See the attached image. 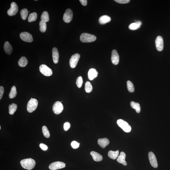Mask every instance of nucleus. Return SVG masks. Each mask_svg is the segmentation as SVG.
<instances>
[{
	"label": "nucleus",
	"mask_w": 170,
	"mask_h": 170,
	"mask_svg": "<svg viewBox=\"0 0 170 170\" xmlns=\"http://www.w3.org/2000/svg\"><path fill=\"white\" fill-rule=\"evenodd\" d=\"M20 164L21 166L24 169L31 170L34 167L36 162L34 160L29 158L21 160L20 162Z\"/></svg>",
	"instance_id": "1"
},
{
	"label": "nucleus",
	"mask_w": 170,
	"mask_h": 170,
	"mask_svg": "<svg viewBox=\"0 0 170 170\" xmlns=\"http://www.w3.org/2000/svg\"><path fill=\"white\" fill-rule=\"evenodd\" d=\"M96 38L94 35L88 33H83L80 36V40L83 43H90L96 41Z\"/></svg>",
	"instance_id": "2"
},
{
	"label": "nucleus",
	"mask_w": 170,
	"mask_h": 170,
	"mask_svg": "<svg viewBox=\"0 0 170 170\" xmlns=\"http://www.w3.org/2000/svg\"><path fill=\"white\" fill-rule=\"evenodd\" d=\"M38 104L37 100L31 98L28 101L27 106V110L28 112L31 113L34 111L37 108Z\"/></svg>",
	"instance_id": "3"
},
{
	"label": "nucleus",
	"mask_w": 170,
	"mask_h": 170,
	"mask_svg": "<svg viewBox=\"0 0 170 170\" xmlns=\"http://www.w3.org/2000/svg\"><path fill=\"white\" fill-rule=\"evenodd\" d=\"M117 123L118 126L125 132L129 133L131 131V127L128 123L124 120L121 119H118Z\"/></svg>",
	"instance_id": "4"
},
{
	"label": "nucleus",
	"mask_w": 170,
	"mask_h": 170,
	"mask_svg": "<svg viewBox=\"0 0 170 170\" xmlns=\"http://www.w3.org/2000/svg\"><path fill=\"white\" fill-rule=\"evenodd\" d=\"M39 71L42 74L46 76H50L52 74V71L45 65L42 64L40 66Z\"/></svg>",
	"instance_id": "5"
},
{
	"label": "nucleus",
	"mask_w": 170,
	"mask_h": 170,
	"mask_svg": "<svg viewBox=\"0 0 170 170\" xmlns=\"http://www.w3.org/2000/svg\"><path fill=\"white\" fill-rule=\"evenodd\" d=\"M52 109L53 112L55 114H59L62 112L63 106L61 102L59 101H56L53 105Z\"/></svg>",
	"instance_id": "6"
},
{
	"label": "nucleus",
	"mask_w": 170,
	"mask_h": 170,
	"mask_svg": "<svg viewBox=\"0 0 170 170\" xmlns=\"http://www.w3.org/2000/svg\"><path fill=\"white\" fill-rule=\"evenodd\" d=\"M66 164L61 162L57 161L52 163L49 166L50 169L56 170L62 169L65 167Z\"/></svg>",
	"instance_id": "7"
},
{
	"label": "nucleus",
	"mask_w": 170,
	"mask_h": 170,
	"mask_svg": "<svg viewBox=\"0 0 170 170\" xmlns=\"http://www.w3.org/2000/svg\"><path fill=\"white\" fill-rule=\"evenodd\" d=\"M80 58V55L78 53L73 55L71 56L69 61V64L71 68H74L76 67Z\"/></svg>",
	"instance_id": "8"
},
{
	"label": "nucleus",
	"mask_w": 170,
	"mask_h": 170,
	"mask_svg": "<svg viewBox=\"0 0 170 170\" xmlns=\"http://www.w3.org/2000/svg\"><path fill=\"white\" fill-rule=\"evenodd\" d=\"M73 17V12L70 9L66 10L63 16V20L65 22L69 23L72 20Z\"/></svg>",
	"instance_id": "9"
},
{
	"label": "nucleus",
	"mask_w": 170,
	"mask_h": 170,
	"mask_svg": "<svg viewBox=\"0 0 170 170\" xmlns=\"http://www.w3.org/2000/svg\"><path fill=\"white\" fill-rule=\"evenodd\" d=\"M18 8L17 5L15 2H13L11 3V7L8 10L7 14L10 16L15 15L18 12Z\"/></svg>",
	"instance_id": "10"
},
{
	"label": "nucleus",
	"mask_w": 170,
	"mask_h": 170,
	"mask_svg": "<svg viewBox=\"0 0 170 170\" xmlns=\"http://www.w3.org/2000/svg\"><path fill=\"white\" fill-rule=\"evenodd\" d=\"M20 37L23 41L26 42L31 43L33 41L32 35L30 33L27 32H23L21 33Z\"/></svg>",
	"instance_id": "11"
},
{
	"label": "nucleus",
	"mask_w": 170,
	"mask_h": 170,
	"mask_svg": "<svg viewBox=\"0 0 170 170\" xmlns=\"http://www.w3.org/2000/svg\"><path fill=\"white\" fill-rule=\"evenodd\" d=\"M155 41L156 49L159 51H162L164 48V41L162 37L161 36H158Z\"/></svg>",
	"instance_id": "12"
},
{
	"label": "nucleus",
	"mask_w": 170,
	"mask_h": 170,
	"mask_svg": "<svg viewBox=\"0 0 170 170\" xmlns=\"http://www.w3.org/2000/svg\"><path fill=\"white\" fill-rule=\"evenodd\" d=\"M148 155L150 162L151 166L154 168H157L158 166L157 160L154 153L151 151H150Z\"/></svg>",
	"instance_id": "13"
},
{
	"label": "nucleus",
	"mask_w": 170,
	"mask_h": 170,
	"mask_svg": "<svg viewBox=\"0 0 170 170\" xmlns=\"http://www.w3.org/2000/svg\"><path fill=\"white\" fill-rule=\"evenodd\" d=\"M119 57L116 50H113L111 52V61L113 64L117 65L119 63Z\"/></svg>",
	"instance_id": "14"
},
{
	"label": "nucleus",
	"mask_w": 170,
	"mask_h": 170,
	"mask_svg": "<svg viewBox=\"0 0 170 170\" xmlns=\"http://www.w3.org/2000/svg\"><path fill=\"white\" fill-rule=\"evenodd\" d=\"M98 72L96 69L94 68H91L90 69L88 73V79L90 80H92L93 79L97 77Z\"/></svg>",
	"instance_id": "15"
},
{
	"label": "nucleus",
	"mask_w": 170,
	"mask_h": 170,
	"mask_svg": "<svg viewBox=\"0 0 170 170\" xmlns=\"http://www.w3.org/2000/svg\"><path fill=\"white\" fill-rule=\"evenodd\" d=\"M52 57L53 61L55 63L57 64L59 61V53L57 48L54 47L52 50Z\"/></svg>",
	"instance_id": "16"
},
{
	"label": "nucleus",
	"mask_w": 170,
	"mask_h": 170,
	"mask_svg": "<svg viewBox=\"0 0 170 170\" xmlns=\"http://www.w3.org/2000/svg\"><path fill=\"white\" fill-rule=\"evenodd\" d=\"M110 142L107 138L99 139L98 140V144L101 148H105L109 144Z\"/></svg>",
	"instance_id": "17"
},
{
	"label": "nucleus",
	"mask_w": 170,
	"mask_h": 170,
	"mask_svg": "<svg viewBox=\"0 0 170 170\" xmlns=\"http://www.w3.org/2000/svg\"><path fill=\"white\" fill-rule=\"evenodd\" d=\"M126 158V154L124 152H121L119 155L118 156L117 161L118 162L122 164L124 166L127 165L126 161L125 160Z\"/></svg>",
	"instance_id": "18"
},
{
	"label": "nucleus",
	"mask_w": 170,
	"mask_h": 170,
	"mask_svg": "<svg viewBox=\"0 0 170 170\" xmlns=\"http://www.w3.org/2000/svg\"><path fill=\"white\" fill-rule=\"evenodd\" d=\"M91 154L95 161L99 162L102 160L103 159L102 156L99 153L96 152V151H91Z\"/></svg>",
	"instance_id": "19"
},
{
	"label": "nucleus",
	"mask_w": 170,
	"mask_h": 170,
	"mask_svg": "<svg viewBox=\"0 0 170 170\" xmlns=\"http://www.w3.org/2000/svg\"><path fill=\"white\" fill-rule=\"evenodd\" d=\"M4 50L5 52L7 54L10 55L13 51V48L11 44L8 41L5 42L4 47Z\"/></svg>",
	"instance_id": "20"
},
{
	"label": "nucleus",
	"mask_w": 170,
	"mask_h": 170,
	"mask_svg": "<svg viewBox=\"0 0 170 170\" xmlns=\"http://www.w3.org/2000/svg\"><path fill=\"white\" fill-rule=\"evenodd\" d=\"M111 18L107 15H103L99 18V21L100 24H104L110 21Z\"/></svg>",
	"instance_id": "21"
},
{
	"label": "nucleus",
	"mask_w": 170,
	"mask_h": 170,
	"mask_svg": "<svg viewBox=\"0 0 170 170\" xmlns=\"http://www.w3.org/2000/svg\"><path fill=\"white\" fill-rule=\"evenodd\" d=\"M141 25V21H138L136 22L131 23L129 25V29L131 30H136L140 27Z\"/></svg>",
	"instance_id": "22"
},
{
	"label": "nucleus",
	"mask_w": 170,
	"mask_h": 170,
	"mask_svg": "<svg viewBox=\"0 0 170 170\" xmlns=\"http://www.w3.org/2000/svg\"><path fill=\"white\" fill-rule=\"evenodd\" d=\"M28 61L25 57H21L18 61V65L21 67H25L28 64Z\"/></svg>",
	"instance_id": "23"
},
{
	"label": "nucleus",
	"mask_w": 170,
	"mask_h": 170,
	"mask_svg": "<svg viewBox=\"0 0 170 170\" xmlns=\"http://www.w3.org/2000/svg\"><path fill=\"white\" fill-rule=\"evenodd\" d=\"M119 150L116 151H110L108 153V156L111 159H115L119 156Z\"/></svg>",
	"instance_id": "24"
},
{
	"label": "nucleus",
	"mask_w": 170,
	"mask_h": 170,
	"mask_svg": "<svg viewBox=\"0 0 170 170\" xmlns=\"http://www.w3.org/2000/svg\"><path fill=\"white\" fill-rule=\"evenodd\" d=\"M131 105L132 108L136 110L137 113H139L140 112L141 107L139 103L132 101L131 102Z\"/></svg>",
	"instance_id": "25"
},
{
	"label": "nucleus",
	"mask_w": 170,
	"mask_h": 170,
	"mask_svg": "<svg viewBox=\"0 0 170 170\" xmlns=\"http://www.w3.org/2000/svg\"><path fill=\"white\" fill-rule=\"evenodd\" d=\"M17 109V105L15 103H12L11 105H10L9 106V114L11 115L14 114Z\"/></svg>",
	"instance_id": "26"
},
{
	"label": "nucleus",
	"mask_w": 170,
	"mask_h": 170,
	"mask_svg": "<svg viewBox=\"0 0 170 170\" xmlns=\"http://www.w3.org/2000/svg\"><path fill=\"white\" fill-rule=\"evenodd\" d=\"M41 20L47 23L49 21V16L47 11H45L42 14L41 17Z\"/></svg>",
	"instance_id": "27"
},
{
	"label": "nucleus",
	"mask_w": 170,
	"mask_h": 170,
	"mask_svg": "<svg viewBox=\"0 0 170 170\" xmlns=\"http://www.w3.org/2000/svg\"><path fill=\"white\" fill-rule=\"evenodd\" d=\"M39 30L42 33L45 32L47 29V24L46 23L42 21H40L39 23Z\"/></svg>",
	"instance_id": "28"
},
{
	"label": "nucleus",
	"mask_w": 170,
	"mask_h": 170,
	"mask_svg": "<svg viewBox=\"0 0 170 170\" xmlns=\"http://www.w3.org/2000/svg\"><path fill=\"white\" fill-rule=\"evenodd\" d=\"M17 95V91L15 86H13L12 87L10 92L9 94V97L11 99L14 98Z\"/></svg>",
	"instance_id": "29"
},
{
	"label": "nucleus",
	"mask_w": 170,
	"mask_h": 170,
	"mask_svg": "<svg viewBox=\"0 0 170 170\" xmlns=\"http://www.w3.org/2000/svg\"><path fill=\"white\" fill-rule=\"evenodd\" d=\"M37 14L36 12H33L30 14L28 17V22L31 23L35 21L37 19Z\"/></svg>",
	"instance_id": "30"
},
{
	"label": "nucleus",
	"mask_w": 170,
	"mask_h": 170,
	"mask_svg": "<svg viewBox=\"0 0 170 170\" xmlns=\"http://www.w3.org/2000/svg\"><path fill=\"white\" fill-rule=\"evenodd\" d=\"M92 86L91 83L89 81H87L85 84V90L87 93H89L92 91Z\"/></svg>",
	"instance_id": "31"
},
{
	"label": "nucleus",
	"mask_w": 170,
	"mask_h": 170,
	"mask_svg": "<svg viewBox=\"0 0 170 170\" xmlns=\"http://www.w3.org/2000/svg\"><path fill=\"white\" fill-rule=\"evenodd\" d=\"M127 89L129 92L132 93L134 92L135 88L133 83L130 81L128 80L127 83Z\"/></svg>",
	"instance_id": "32"
},
{
	"label": "nucleus",
	"mask_w": 170,
	"mask_h": 170,
	"mask_svg": "<svg viewBox=\"0 0 170 170\" xmlns=\"http://www.w3.org/2000/svg\"><path fill=\"white\" fill-rule=\"evenodd\" d=\"M28 12L26 9H23L20 11V14L21 18L23 20H25L27 18Z\"/></svg>",
	"instance_id": "33"
},
{
	"label": "nucleus",
	"mask_w": 170,
	"mask_h": 170,
	"mask_svg": "<svg viewBox=\"0 0 170 170\" xmlns=\"http://www.w3.org/2000/svg\"><path fill=\"white\" fill-rule=\"evenodd\" d=\"M42 130L43 135L46 138H49L50 137V135L49 131L46 126H43Z\"/></svg>",
	"instance_id": "34"
},
{
	"label": "nucleus",
	"mask_w": 170,
	"mask_h": 170,
	"mask_svg": "<svg viewBox=\"0 0 170 170\" xmlns=\"http://www.w3.org/2000/svg\"><path fill=\"white\" fill-rule=\"evenodd\" d=\"M83 83V78L81 76L78 77L76 79V84L79 88H80Z\"/></svg>",
	"instance_id": "35"
},
{
	"label": "nucleus",
	"mask_w": 170,
	"mask_h": 170,
	"mask_svg": "<svg viewBox=\"0 0 170 170\" xmlns=\"http://www.w3.org/2000/svg\"><path fill=\"white\" fill-rule=\"evenodd\" d=\"M79 143L75 141H73L71 143V147L74 149H77L79 147Z\"/></svg>",
	"instance_id": "36"
},
{
	"label": "nucleus",
	"mask_w": 170,
	"mask_h": 170,
	"mask_svg": "<svg viewBox=\"0 0 170 170\" xmlns=\"http://www.w3.org/2000/svg\"><path fill=\"white\" fill-rule=\"evenodd\" d=\"M114 1L116 2L121 4H127L130 1L129 0H115Z\"/></svg>",
	"instance_id": "37"
},
{
	"label": "nucleus",
	"mask_w": 170,
	"mask_h": 170,
	"mask_svg": "<svg viewBox=\"0 0 170 170\" xmlns=\"http://www.w3.org/2000/svg\"><path fill=\"white\" fill-rule=\"evenodd\" d=\"M70 124L69 122H66L64 124V126H63L64 130L65 131L68 130L70 127Z\"/></svg>",
	"instance_id": "38"
},
{
	"label": "nucleus",
	"mask_w": 170,
	"mask_h": 170,
	"mask_svg": "<svg viewBox=\"0 0 170 170\" xmlns=\"http://www.w3.org/2000/svg\"><path fill=\"white\" fill-rule=\"evenodd\" d=\"M39 147L43 151H46L48 149V147L45 144L41 143L39 145Z\"/></svg>",
	"instance_id": "39"
},
{
	"label": "nucleus",
	"mask_w": 170,
	"mask_h": 170,
	"mask_svg": "<svg viewBox=\"0 0 170 170\" xmlns=\"http://www.w3.org/2000/svg\"><path fill=\"white\" fill-rule=\"evenodd\" d=\"M4 92V88L2 86L0 87V100L2 98Z\"/></svg>",
	"instance_id": "40"
},
{
	"label": "nucleus",
	"mask_w": 170,
	"mask_h": 170,
	"mask_svg": "<svg viewBox=\"0 0 170 170\" xmlns=\"http://www.w3.org/2000/svg\"><path fill=\"white\" fill-rule=\"evenodd\" d=\"M79 1L83 6H86L87 5V0H80Z\"/></svg>",
	"instance_id": "41"
},
{
	"label": "nucleus",
	"mask_w": 170,
	"mask_h": 170,
	"mask_svg": "<svg viewBox=\"0 0 170 170\" xmlns=\"http://www.w3.org/2000/svg\"><path fill=\"white\" fill-rule=\"evenodd\" d=\"M0 129H1V126H0Z\"/></svg>",
	"instance_id": "42"
}]
</instances>
